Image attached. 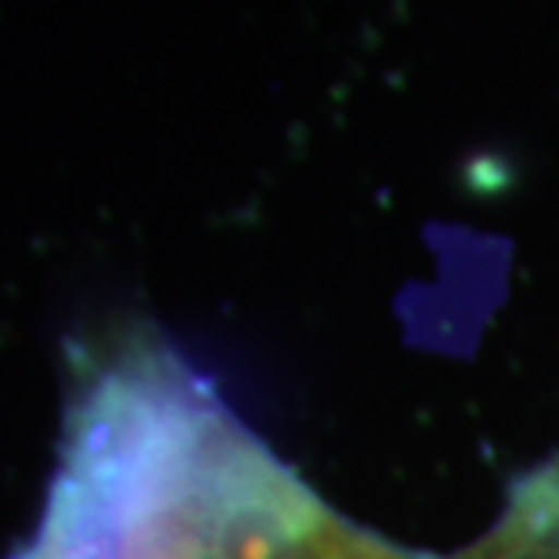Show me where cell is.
<instances>
[{
  "instance_id": "6da1fadb",
  "label": "cell",
  "mask_w": 559,
  "mask_h": 559,
  "mask_svg": "<svg viewBox=\"0 0 559 559\" xmlns=\"http://www.w3.org/2000/svg\"><path fill=\"white\" fill-rule=\"evenodd\" d=\"M527 549L538 559H559V462L552 469L534 473L509 506Z\"/></svg>"
}]
</instances>
